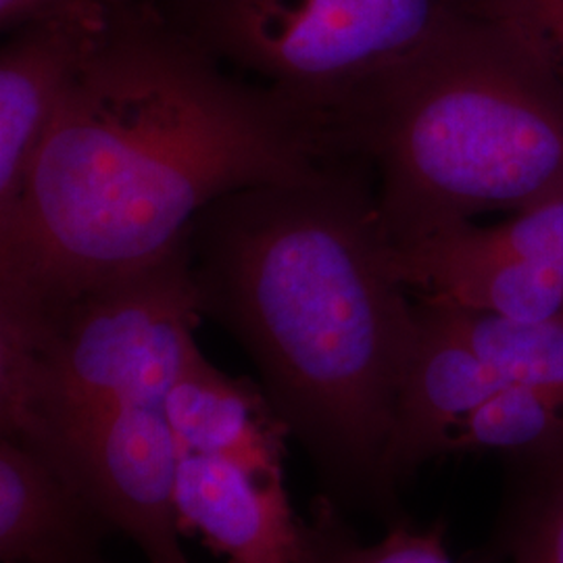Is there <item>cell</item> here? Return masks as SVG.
Here are the masks:
<instances>
[{
    "mask_svg": "<svg viewBox=\"0 0 563 563\" xmlns=\"http://www.w3.org/2000/svg\"><path fill=\"white\" fill-rule=\"evenodd\" d=\"M462 7L520 34L563 81V0H462Z\"/></svg>",
    "mask_w": 563,
    "mask_h": 563,
    "instance_id": "obj_16",
    "label": "cell"
},
{
    "mask_svg": "<svg viewBox=\"0 0 563 563\" xmlns=\"http://www.w3.org/2000/svg\"><path fill=\"white\" fill-rule=\"evenodd\" d=\"M305 563H455L444 541V526L395 522L380 541L360 543L344 528L334 501L322 497L307 522Z\"/></svg>",
    "mask_w": 563,
    "mask_h": 563,
    "instance_id": "obj_14",
    "label": "cell"
},
{
    "mask_svg": "<svg viewBox=\"0 0 563 563\" xmlns=\"http://www.w3.org/2000/svg\"><path fill=\"white\" fill-rule=\"evenodd\" d=\"M148 4L153 0H0V30L9 34L27 23L65 15L115 21Z\"/></svg>",
    "mask_w": 563,
    "mask_h": 563,
    "instance_id": "obj_17",
    "label": "cell"
},
{
    "mask_svg": "<svg viewBox=\"0 0 563 563\" xmlns=\"http://www.w3.org/2000/svg\"><path fill=\"white\" fill-rule=\"evenodd\" d=\"M115 21L65 15L7 34L0 51V216L20 199L60 101Z\"/></svg>",
    "mask_w": 563,
    "mask_h": 563,
    "instance_id": "obj_9",
    "label": "cell"
},
{
    "mask_svg": "<svg viewBox=\"0 0 563 563\" xmlns=\"http://www.w3.org/2000/svg\"><path fill=\"white\" fill-rule=\"evenodd\" d=\"M507 384L563 393V311L537 322H518L422 297Z\"/></svg>",
    "mask_w": 563,
    "mask_h": 563,
    "instance_id": "obj_12",
    "label": "cell"
},
{
    "mask_svg": "<svg viewBox=\"0 0 563 563\" xmlns=\"http://www.w3.org/2000/svg\"><path fill=\"white\" fill-rule=\"evenodd\" d=\"M328 120L342 153L378 178L388 246L563 199V81L520 34L467 11Z\"/></svg>",
    "mask_w": 563,
    "mask_h": 563,
    "instance_id": "obj_3",
    "label": "cell"
},
{
    "mask_svg": "<svg viewBox=\"0 0 563 563\" xmlns=\"http://www.w3.org/2000/svg\"><path fill=\"white\" fill-rule=\"evenodd\" d=\"M416 309L418 341L402 378L384 457V483L390 495L423 463L446 455L460 426L507 386L430 302L422 299Z\"/></svg>",
    "mask_w": 563,
    "mask_h": 563,
    "instance_id": "obj_7",
    "label": "cell"
},
{
    "mask_svg": "<svg viewBox=\"0 0 563 563\" xmlns=\"http://www.w3.org/2000/svg\"><path fill=\"white\" fill-rule=\"evenodd\" d=\"M111 523L57 463L0 441V562L107 563Z\"/></svg>",
    "mask_w": 563,
    "mask_h": 563,
    "instance_id": "obj_10",
    "label": "cell"
},
{
    "mask_svg": "<svg viewBox=\"0 0 563 563\" xmlns=\"http://www.w3.org/2000/svg\"><path fill=\"white\" fill-rule=\"evenodd\" d=\"M449 453H501L528 465L563 457V393L507 384L455 432Z\"/></svg>",
    "mask_w": 563,
    "mask_h": 563,
    "instance_id": "obj_13",
    "label": "cell"
},
{
    "mask_svg": "<svg viewBox=\"0 0 563 563\" xmlns=\"http://www.w3.org/2000/svg\"><path fill=\"white\" fill-rule=\"evenodd\" d=\"M342 155L330 121L230 74L155 4L136 9L104 32L0 216V297L60 301L146 269L211 202Z\"/></svg>",
    "mask_w": 563,
    "mask_h": 563,
    "instance_id": "obj_1",
    "label": "cell"
},
{
    "mask_svg": "<svg viewBox=\"0 0 563 563\" xmlns=\"http://www.w3.org/2000/svg\"><path fill=\"white\" fill-rule=\"evenodd\" d=\"M46 457L78 484L113 532L139 547L144 562L192 563L180 541V446L165 399L123 402Z\"/></svg>",
    "mask_w": 563,
    "mask_h": 563,
    "instance_id": "obj_6",
    "label": "cell"
},
{
    "mask_svg": "<svg viewBox=\"0 0 563 563\" xmlns=\"http://www.w3.org/2000/svg\"><path fill=\"white\" fill-rule=\"evenodd\" d=\"M369 174L342 155L311 178L230 192L199 213L188 253L201 318L251 357L325 497L386 505L384 457L420 323Z\"/></svg>",
    "mask_w": 563,
    "mask_h": 563,
    "instance_id": "obj_2",
    "label": "cell"
},
{
    "mask_svg": "<svg viewBox=\"0 0 563 563\" xmlns=\"http://www.w3.org/2000/svg\"><path fill=\"white\" fill-rule=\"evenodd\" d=\"M230 71L323 120L367 76L428 41L462 0H155ZM330 121V120H328Z\"/></svg>",
    "mask_w": 563,
    "mask_h": 563,
    "instance_id": "obj_5",
    "label": "cell"
},
{
    "mask_svg": "<svg viewBox=\"0 0 563 563\" xmlns=\"http://www.w3.org/2000/svg\"><path fill=\"white\" fill-rule=\"evenodd\" d=\"M201 320L188 241L74 297H0V437L51 455L123 402L165 399Z\"/></svg>",
    "mask_w": 563,
    "mask_h": 563,
    "instance_id": "obj_4",
    "label": "cell"
},
{
    "mask_svg": "<svg viewBox=\"0 0 563 563\" xmlns=\"http://www.w3.org/2000/svg\"><path fill=\"white\" fill-rule=\"evenodd\" d=\"M165 416L181 451L284 474L290 432L262 384L218 369L197 341L184 351L180 369L165 395Z\"/></svg>",
    "mask_w": 563,
    "mask_h": 563,
    "instance_id": "obj_11",
    "label": "cell"
},
{
    "mask_svg": "<svg viewBox=\"0 0 563 563\" xmlns=\"http://www.w3.org/2000/svg\"><path fill=\"white\" fill-rule=\"evenodd\" d=\"M530 478L504 532L511 563H563V457L528 465Z\"/></svg>",
    "mask_w": 563,
    "mask_h": 563,
    "instance_id": "obj_15",
    "label": "cell"
},
{
    "mask_svg": "<svg viewBox=\"0 0 563 563\" xmlns=\"http://www.w3.org/2000/svg\"><path fill=\"white\" fill-rule=\"evenodd\" d=\"M181 534H195L228 563H305L307 522L284 474L181 451L176 481Z\"/></svg>",
    "mask_w": 563,
    "mask_h": 563,
    "instance_id": "obj_8",
    "label": "cell"
},
{
    "mask_svg": "<svg viewBox=\"0 0 563 563\" xmlns=\"http://www.w3.org/2000/svg\"><path fill=\"white\" fill-rule=\"evenodd\" d=\"M153 2H155V0H153Z\"/></svg>",
    "mask_w": 563,
    "mask_h": 563,
    "instance_id": "obj_18",
    "label": "cell"
}]
</instances>
